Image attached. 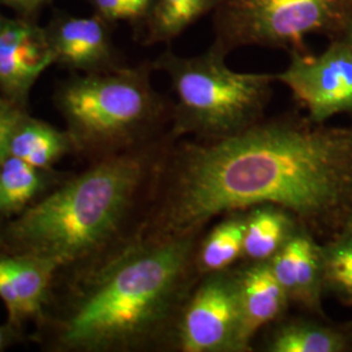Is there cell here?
Instances as JSON below:
<instances>
[{
	"label": "cell",
	"instance_id": "6da1fadb",
	"mask_svg": "<svg viewBox=\"0 0 352 352\" xmlns=\"http://www.w3.org/2000/svg\"><path fill=\"white\" fill-rule=\"evenodd\" d=\"M149 201L133 239L200 234L217 217L265 204L315 236H336L352 215V126L289 111L225 139L171 141Z\"/></svg>",
	"mask_w": 352,
	"mask_h": 352
},
{
	"label": "cell",
	"instance_id": "7a4b0ae2",
	"mask_svg": "<svg viewBox=\"0 0 352 352\" xmlns=\"http://www.w3.org/2000/svg\"><path fill=\"white\" fill-rule=\"evenodd\" d=\"M204 232L131 239L104 257L64 320L62 346L78 351L175 347L179 317L201 279L196 250Z\"/></svg>",
	"mask_w": 352,
	"mask_h": 352
},
{
	"label": "cell",
	"instance_id": "3957f363",
	"mask_svg": "<svg viewBox=\"0 0 352 352\" xmlns=\"http://www.w3.org/2000/svg\"><path fill=\"white\" fill-rule=\"evenodd\" d=\"M167 136L149 145L103 157L88 171L26 209L4 231L16 254L50 261L56 267L118 243L151 184Z\"/></svg>",
	"mask_w": 352,
	"mask_h": 352
},
{
	"label": "cell",
	"instance_id": "277c9868",
	"mask_svg": "<svg viewBox=\"0 0 352 352\" xmlns=\"http://www.w3.org/2000/svg\"><path fill=\"white\" fill-rule=\"evenodd\" d=\"M226 58L213 47L195 56L166 51L154 64L170 77L175 94L170 128L175 141L225 139L264 119L276 75L236 72Z\"/></svg>",
	"mask_w": 352,
	"mask_h": 352
},
{
	"label": "cell",
	"instance_id": "5b68a950",
	"mask_svg": "<svg viewBox=\"0 0 352 352\" xmlns=\"http://www.w3.org/2000/svg\"><path fill=\"white\" fill-rule=\"evenodd\" d=\"M60 107L81 149L109 157L149 145L170 124L173 101L161 97L148 67L94 72L68 84Z\"/></svg>",
	"mask_w": 352,
	"mask_h": 352
},
{
	"label": "cell",
	"instance_id": "8992f818",
	"mask_svg": "<svg viewBox=\"0 0 352 352\" xmlns=\"http://www.w3.org/2000/svg\"><path fill=\"white\" fill-rule=\"evenodd\" d=\"M351 19L352 0H223L210 47L226 56L247 46L308 52V36L340 38Z\"/></svg>",
	"mask_w": 352,
	"mask_h": 352
},
{
	"label": "cell",
	"instance_id": "52a82bcc",
	"mask_svg": "<svg viewBox=\"0 0 352 352\" xmlns=\"http://www.w3.org/2000/svg\"><path fill=\"white\" fill-rule=\"evenodd\" d=\"M175 347L182 352H247L234 267L197 282L179 317Z\"/></svg>",
	"mask_w": 352,
	"mask_h": 352
},
{
	"label": "cell",
	"instance_id": "ba28073f",
	"mask_svg": "<svg viewBox=\"0 0 352 352\" xmlns=\"http://www.w3.org/2000/svg\"><path fill=\"white\" fill-rule=\"evenodd\" d=\"M277 82L289 88L292 98L317 124L352 111V45L336 38L320 55L289 54V67L276 74Z\"/></svg>",
	"mask_w": 352,
	"mask_h": 352
},
{
	"label": "cell",
	"instance_id": "9c48e42d",
	"mask_svg": "<svg viewBox=\"0 0 352 352\" xmlns=\"http://www.w3.org/2000/svg\"><path fill=\"white\" fill-rule=\"evenodd\" d=\"M274 276L285 289L289 304L321 314L325 292L322 244L307 228L300 227L269 261Z\"/></svg>",
	"mask_w": 352,
	"mask_h": 352
},
{
	"label": "cell",
	"instance_id": "30bf717a",
	"mask_svg": "<svg viewBox=\"0 0 352 352\" xmlns=\"http://www.w3.org/2000/svg\"><path fill=\"white\" fill-rule=\"evenodd\" d=\"M239 291L241 338L245 351H252V342L261 327L282 320L289 300L267 261L234 267Z\"/></svg>",
	"mask_w": 352,
	"mask_h": 352
},
{
	"label": "cell",
	"instance_id": "8fae6325",
	"mask_svg": "<svg viewBox=\"0 0 352 352\" xmlns=\"http://www.w3.org/2000/svg\"><path fill=\"white\" fill-rule=\"evenodd\" d=\"M56 54L80 68L103 72L118 68L106 26L100 19L80 17L67 21L56 36Z\"/></svg>",
	"mask_w": 352,
	"mask_h": 352
},
{
	"label": "cell",
	"instance_id": "7c38bea8",
	"mask_svg": "<svg viewBox=\"0 0 352 352\" xmlns=\"http://www.w3.org/2000/svg\"><path fill=\"white\" fill-rule=\"evenodd\" d=\"M300 227L292 214L276 205L265 204L247 209L243 261H269Z\"/></svg>",
	"mask_w": 352,
	"mask_h": 352
},
{
	"label": "cell",
	"instance_id": "4fadbf2b",
	"mask_svg": "<svg viewBox=\"0 0 352 352\" xmlns=\"http://www.w3.org/2000/svg\"><path fill=\"white\" fill-rule=\"evenodd\" d=\"M245 210L223 215V218L202 234L196 250V266L204 277L231 269L243 260Z\"/></svg>",
	"mask_w": 352,
	"mask_h": 352
},
{
	"label": "cell",
	"instance_id": "5bb4252c",
	"mask_svg": "<svg viewBox=\"0 0 352 352\" xmlns=\"http://www.w3.org/2000/svg\"><path fill=\"white\" fill-rule=\"evenodd\" d=\"M344 334L308 320L278 321L266 340L269 352H342L347 350Z\"/></svg>",
	"mask_w": 352,
	"mask_h": 352
},
{
	"label": "cell",
	"instance_id": "9a60e30c",
	"mask_svg": "<svg viewBox=\"0 0 352 352\" xmlns=\"http://www.w3.org/2000/svg\"><path fill=\"white\" fill-rule=\"evenodd\" d=\"M223 0H155L148 16L146 42L168 43L219 7Z\"/></svg>",
	"mask_w": 352,
	"mask_h": 352
},
{
	"label": "cell",
	"instance_id": "2e32d148",
	"mask_svg": "<svg viewBox=\"0 0 352 352\" xmlns=\"http://www.w3.org/2000/svg\"><path fill=\"white\" fill-rule=\"evenodd\" d=\"M0 260L16 289L20 302L21 318L24 320L37 315L45 300L51 276L56 266L50 261L23 254L0 257Z\"/></svg>",
	"mask_w": 352,
	"mask_h": 352
},
{
	"label": "cell",
	"instance_id": "e0dca14e",
	"mask_svg": "<svg viewBox=\"0 0 352 352\" xmlns=\"http://www.w3.org/2000/svg\"><path fill=\"white\" fill-rule=\"evenodd\" d=\"M67 149V138L54 126L28 120L20 122L10 142V154L37 168H47Z\"/></svg>",
	"mask_w": 352,
	"mask_h": 352
},
{
	"label": "cell",
	"instance_id": "ac0fdd59",
	"mask_svg": "<svg viewBox=\"0 0 352 352\" xmlns=\"http://www.w3.org/2000/svg\"><path fill=\"white\" fill-rule=\"evenodd\" d=\"M52 52H42L34 38L17 46H0V82L12 91H21L52 62Z\"/></svg>",
	"mask_w": 352,
	"mask_h": 352
},
{
	"label": "cell",
	"instance_id": "d6986e66",
	"mask_svg": "<svg viewBox=\"0 0 352 352\" xmlns=\"http://www.w3.org/2000/svg\"><path fill=\"white\" fill-rule=\"evenodd\" d=\"M38 170L11 154L0 162V213L19 212L37 196L43 184Z\"/></svg>",
	"mask_w": 352,
	"mask_h": 352
},
{
	"label": "cell",
	"instance_id": "ffe728a7",
	"mask_svg": "<svg viewBox=\"0 0 352 352\" xmlns=\"http://www.w3.org/2000/svg\"><path fill=\"white\" fill-rule=\"evenodd\" d=\"M102 19L107 21L146 20L155 0H93Z\"/></svg>",
	"mask_w": 352,
	"mask_h": 352
},
{
	"label": "cell",
	"instance_id": "44dd1931",
	"mask_svg": "<svg viewBox=\"0 0 352 352\" xmlns=\"http://www.w3.org/2000/svg\"><path fill=\"white\" fill-rule=\"evenodd\" d=\"M324 283L329 289L343 299H352V270L340 267H324Z\"/></svg>",
	"mask_w": 352,
	"mask_h": 352
},
{
	"label": "cell",
	"instance_id": "7402d4cb",
	"mask_svg": "<svg viewBox=\"0 0 352 352\" xmlns=\"http://www.w3.org/2000/svg\"><path fill=\"white\" fill-rule=\"evenodd\" d=\"M0 299L6 304L11 321L20 322L23 320L20 302H19L16 289L13 287L11 277L7 273L4 265L1 264V260H0Z\"/></svg>",
	"mask_w": 352,
	"mask_h": 352
},
{
	"label": "cell",
	"instance_id": "603a6c76",
	"mask_svg": "<svg viewBox=\"0 0 352 352\" xmlns=\"http://www.w3.org/2000/svg\"><path fill=\"white\" fill-rule=\"evenodd\" d=\"M33 39V32L29 26L21 24L3 25L0 32V46H17Z\"/></svg>",
	"mask_w": 352,
	"mask_h": 352
},
{
	"label": "cell",
	"instance_id": "cb8c5ba5",
	"mask_svg": "<svg viewBox=\"0 0 352 352\" xmlns=\"http://www.w3.org/2000/svg\"><path fill=\"white\" fill-rule=\"evenodd\" d=\"M21 119L17 120H10L0 123V162L10 155V142L12 138L13 132Z\"/></svg>",
	"mask_w": 352,
	"mask_h": 352
},
{
	"label": "cell",
	"instance_id": "d4e9b609",
	"mask_svg": "<svg viewBox=\"0 0 352 352\" xmlns=\"http://www.w3.org/2000/svg\"><path fill=\"white\" fill-rule=\"evenodd\" d=\"M17 119H21L20 113L14 111L8 104L0 102V123L10 122V120H17Z\"/></svg>",
	"mask_w": 352,
	"mask_h": 352
},
{
	"label": "cell",
	"instance_id": "484cf974",
	"mask_svg": "<svg viewBox=\"0 0 352 352\" xmlns=\"http://www.w3.org/2000/svg\"><path fill=\"white\" fill-rule=\"evenodd\" d=\"M4 1L8 3V4H11L13 7H17V8L30 10V8H33L34 6H37L41 0H4Z\"/></svg>",
	"mask_w": 352,
	"mask_h": 352
},
{
	"label": "cell",
	"instance_id": "4316f807",
	"mask_svg": "<svg viewBox=\"0 0 352 352\" xmlns=\"http://www.w3.org/2000/svg\"><path fill=\"white\" fill-rule=\"evenodd\" d=\"M10 338V331L6 327H0V350H3V347L7 344Z\"/></svg>",
	"mask_w": 352,
	"mask_h": 352
},
{
	"label": "cell",
	"instance_id": "83f0119b",
	"mask_svg": "<svg viewBox=\"0 0 352 352\" xmlns=\"http://www.w3.org/2000/svg\"><path fill=\"white\" fill-rule=\"evenodd\" d=\"M340 38L347 41V42H350L352 45V19L351 21L346 26V29L343 30V33H342V36H340Z\"/></svg>",
	"mask_w": 352,
	"mask_h": 352
},
{
	"label": "cell",
	"instance_id": "f1b7e54d",
	"mask_svg": "<svg viewBox=\"0 0 352 352\" xmlns=\"http://www.w3.org/2000/svg\"><path fill=\"white\" fill-rule=\"evenodd\" d=\"M340 232H344V234H349L352 235V215L349 218V221L346 222V225L343 227V230Z\"/></svg>",
	"mask_w": 352,
	"mask_h": 352
},
{
	"label": "cell",
	"instance_id": "f546056e",
	"mask_svg": "<svg viewBox=\"0 0 352 352\" xmlns=\"http://www.w3.org/2000/svg\"><path fill=\"white\" fill-rule=\"evenodd\" d=\"M1 28H3V23H1V20H0V32H1Z\"/></svg>",
	"mask_w": 352,
	"mask_h": 352
}]
</instances>
